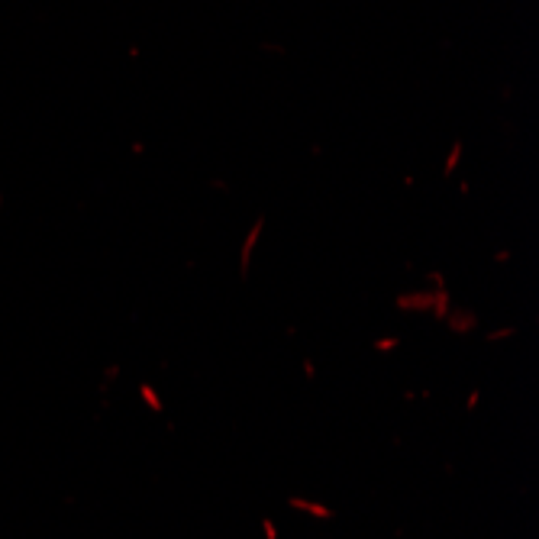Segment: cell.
I'll list each match as a JSON object with an SVG mask.
<instances>
[{"instance_id": "obj_1", "label": "cell", "mask_w": 539, "mask_h": 539, "mask_svg": "<svg viewBox=\"0 0 539 539\" xmlns=\"http://www.w3.org/2000/svg\"><path fill=\"white\" fill-rule=\"evenodd\" d=\"M291 507H298V511H304V513H314V517H320V520H330V517H333V511H330V507H323V504L300 501V497H294V501H291Z\"/></svg>"}, {"instance_id": "obj_2", "label": "cell", "mask_w": 539, "mask_h": 539, "mask_svg": "<svg viewBox=\"0 0 539 539\" xmlns=\"http://www.w3.org/2000/svg\"><path fill=\"white\" fill-rule=\"evenodd\" d=\"M142 397H146V404H149L152 410H162V400H158V394L149 388V384H142Z\"/></svg>"}, {"instance_id": "obj_3", "label": "cell", "mask_w": 539, "mask_h": 539, "mask_svg": "<svg viewBox=\"0 0 539 539\" xmlns=\"http://www.w3.org/2000/svg\"><path fill=\"white\" fill-rule=\"evenodd\" d=\"M262 530H265V539H278V530H275V523L271 520L262 523Z\"/></svg>"}]
</instances>
